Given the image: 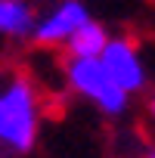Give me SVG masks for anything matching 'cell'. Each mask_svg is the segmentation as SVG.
Here are the masks:
<instances>
[{"instance_id":"1","label":"cell","mask_w":155,"mask_h":158,"mask_svg":"<svg viewBox=\"0 0 155 158\" xmlns=\"http://www.w3.org/2000/svg\"><path fill=\"white\" fill-rule=\"evenodd\" d=\"M44 124L40 87L22 71L0 77V152L6 158H22L34 152Z\"/></svg>"},{"instance_id":"2","label":"cell","mask_w":155,"mask_h":158,"mask_svg":"<svg viewBox=\"0 0 155 158\" xmlns=\"http://www.w3.org/2000/svg\"><path fill=\"white\" fill-rule=\"evenodd\" d=\"M62 74H65V87L78 99L93 106L99 115L121 118L130 109V96L109 77V71L103 68L99 59H65Z\"/></svg>"},{"instance_id":"3","label":"cell","mask_w":155,"mask_h":158,"mask_svg":"<svg viewBox=\"0 0 155 158\" xmlns=\"http://www.w3.org/2000/svg\"><path fill=\"white\" fill-rule=\"evenodd\" d=\"M103 68L109 71V77L127 93V96H136L149 87V65H146V56H143V47L127 37V34H112L103 56H99Z\"/></svg>"},{"instance_id":"4","label":"cell","mask_w":155,"mask_h":158,"mask_svg":"<svg viewBox=\"0 0 155 158\" xmlns=\"http://www.w3.org/2000/svg\"><path fill=\"white\" fill-rule=\"evenodd\" d=\"M93 13L87 6V0H56L44 16H37L31 40L37 47H65L71 34L81 25H87Z\"/></svg>"},{"instance_id":"5","label":"cell","mask_w":155,"mask_h":158,"mask_svg":"<svg viewBox=\"0 0 155 158\" xmlns=\"http://www.w3.org/2000/svg\"><path fill=\"white\" fill-rule=\"evenodd\" d=\"M34 22H37V10L28 0H0V37L25 40L31 37Z\"/></svg>"},{"instance_id":"6","label":"cell","mask_w":155,"mask_h":158,"mask_svg":"<svg viewBox=\"0 0 155 158\" xmlns=\"http://www.w3.org/2000/svg\"><path fill=\"white\" fill-rule=\"evenodd\" d=\"M109 37H112V31L99 19H90L87 25H81L71 34V40L65 44V53H68V59H99Z\"/></svg>"},{"instance_id":"7","label":"cell","mask_w":155,"mask_h":158,"mask_svg":"<svg viewBox=\"0 0 155 158\" xmlns=\"http://www.w3.org/2000/svg\"><path fill=\"white\" fill-rule=\"evenodd\" d=\"M146 112H149V118L155 121V90L149 93V99H146Z\"/></svg>"},{"instance_id":"8","label":"cell","mask_w":155,"mask_h":158,"mask_svg":"<svg viewBox=\"0 0 155 158\" xmlns=\"http://www.w3.org/2000/svg\"><path fill=\"white\" fill-rule=\"evenodd\" d=\"M143 158H155V146H152V149H149V152H146Z\"/></svg>"}]
</instances>
